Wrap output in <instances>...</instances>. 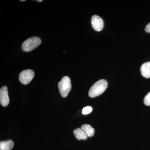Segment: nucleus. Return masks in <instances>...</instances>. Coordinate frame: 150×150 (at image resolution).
<instances>
[{
	"instance_id": "nucleus-1",
	"label": "nucleus",
	"mask_w": 150,
	"mask_h": 150,
	"mask_svg": "<svg viewBox=\"0 0 150 150\" xmlns=\"http://www.w3.org/2000/svg\"><path fill=\"white\" fill-rule=\"evenodd\" d=\"M107 86L108 82L105 80L101 79L98 81L90 89L89 96L91 98L99 96L105 91Z\"/></svg>"
},
{
	"instance_id": "nucleus-2",
	"label": "nucleus",
	"mask_w": 150,
	"mask_h": 150,
	"mask_svg": "<svg viewBox=\"0 0 150 150\" xmlns=\"http://www.w3.org/2000/svg\"><path fill=\"white\" fill-rule=\"evenodd\" d=\"M59 92L63 97H66L71 89V80L68 76L64 77L58 83Z\"/></svg>"
},
{
	"instance_id": "nucleus-3",
	"label": "nucleus",
	"mask_w": 150,
	"mask_h": 150,
	"mask_svg": "<svg viewBox=\"0 0 150 150\" xmlns=\"http://www.w3.org/2000/svg\"><path fill=\"white\" fill-rule=\"evenodd\" d=\"M41 40L39 38L33 37L30 38L23 43L22 48L25 52H29L39 46Z\"/></svg>"
},
{
	"instance_id": "nucleus-4",
	"label": "nucleus",
	"mask_w": 150,
	"mask_h": 150,
	"mask_svg": "<svg viewBox=\"0 0 150 150\" xmlns=\"http://www.w3.org/2000/svg\"><path fill=\"white\" fill-rule=\"evenodd\" d=\"M34 71L32 70H24L20 74L19 79L22 83L27 85L32 81L34 77Z\"/></svg>"
},
{
	"instance_id": "nucleus-5",
	"label": "nucleus",
	"mask_w": 150,
	"mask_h": 150,
	"mask_svg": "<svg viewBox=\"0 0 150 150\" xmlns=\"http://www.w3.org/2000/svg\"><path fill=\"white\" fill-rule=\"evenodd\" d=\"M91 23L93 29L97 31H100L103 27V20L100 17L94 15L91 18Z\"/></svg>"
},
{
	"instance_id": "nucleus-6",
	"label": "nucleus",
	"mask_w": 150,
	"mask_h": 150,
	"mask_svg": "<svg viewBox=\"0 0 150 150\" xmlns=\"http://www.w3.org/2000/svg\"><path fill=\"white\" fill-rule=\"evenodd\" d=\"M0 103L3 106H7L9 103L8 88L6 86L0 89Z\"/></svg>"
},
{
	"instance_id": "nucleus-7",
	"label": "nucleus",
	"mask_w": 150,
	"mask_h": 150,
	"mask_svg": "<svg viewBox=\"0 0 150 150\" xmlns=\"http://www.w3.org/2000/svg\"><path fill=\"white\" fill-rule=\"evenodd\" d=\"M141 72L144 77L146 79L150 78V62H146L142 64L141 67Z\"/></svg>"
},
{
	"instance_id": "nucleus-8",
	"label": "nucleus",
	"mask_w": 150,
	"mask_h": 150,
	"mask_svg": "<svg viewBox=\"0 0 150 150\" xmlns=\"http://www.w3.org/2000/svg\"><path fill=\"white\" fill-rule=\"evenodd\" d=\"M74 134L76 138L79 140H86L88 137L81 128L75 129L74 131Z\"/></svg>"
},
{
	"instance_id": "nucleus-9",
	"label": "nucleus",
	"mask_w": 150,
	"mask_h": 150,
	"mask_svg": "<svg viewBox=\"0 0 150 150\" xmlns=\"http://www.w3.org/2000/svg\"><path fill=\"white\" fill-rule=\"evenodd\" d=\"M14 142L11 140L0 142V150H11L14 146Z\"/></svg>"
},
{
	"instance_id": "nucleus-10",
	"label": "nucleus",
	"mask_w": 150,
	"mask_h": 150,
	"mask_svg": "<svg viewBox=\"0 0 150 150\" xmlns=\"http://www.w3.org/2000/svg\"><path fill=\"white\" fill-rule=\"evenodd\" d=\"M81 128L85 132L88 137H92L93 136L95 133V130L93 128L88 124H83L81 126Z\"/></svg>"
},
{
	"instance_id": "nucleus-11",
	"label": "nucleus",
	"mask_w": 150,
	"mask_h": 150,
	"mask_svg": "<svg viewBox=\"0 0 150 150\" xmlns=\"http://www.w3.org/2000/svg\"><path fill=\"white\" fill-rule=\"evenodd\" d=\"M92 108L91 106H88L84 108L82 110V114L83 115H87L92 111Z\"/></svg>"
},
{
	"instance_id": "nucleus-12",
	"label": "nucleus",
	"mask_w": 150,
	"mask_h": 150,
	"mask_svg": "<svg viewBox=\"0 0 150 150\" xmlns=\"http://www.w3.org/2000/svg\"><path fill=\"white\" fill-rule=\"evenodd\" d=\"M144 103L147 106L150 105V92L145 96L144 98Z\"/></svg>"
},
{
	"instance_id": "nucleus-13",
	"label": "nucleus",
	"mask_w": 150,
	"mask_h": 150,
	"mask_svg": "<svg viewBox=\"0 0 150 150\" xmlns=\"http://www.w3.org/2000/svg\"><path fill=\"white\" fill-rule=\"evenodd\" d=\"M145 30L146 32L150 33V23L147 25Z\"/></svg>"
},
{
	"instance_id": "nucleus-14",
	"label": "nucleus",
	"mask_w": 150,
	"mask_h": 150,
	"mask_svg": "<svg viewBox=\"0 0 150 150\" xmlns=\"http://www.w3.org/2000/svg\"><path fill=\"white\" fill-rule=\"evenodd\" d=\"M38 1L40 2H42V1H42V0H40V1Z\"/></svg>"
},
{
	"instance_id": "nucleus-15",
	"label": "nucleus",
	"mask_w": 150,
	"mask_h": 150,
	"mask_svg": "<svg viewBox=\"0 0 150 150\" xmlns=\"http://www.w3.org/2000/svg\"><path fill=\"white\" fill-rule=\"evenodd\" d=\"M25 1V0H23V1Z\"/></svg>"
}]
</instances>
